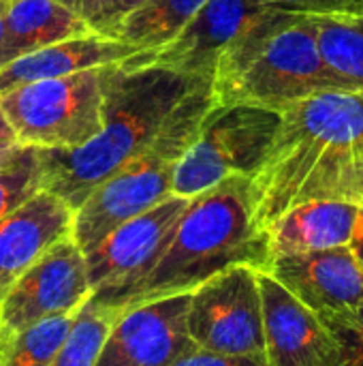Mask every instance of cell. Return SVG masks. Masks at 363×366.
Wrapping results in <instances>:
<instances>
[{
	"label": "cell",
	"instance_id": "6da1fadb",
	"mask_svg": "<svg viewBox=\"0 0 363 366\" xmlns=\"http://www.w3.org/2000/svg\"><path fill=\"white\" fill-rule=\"evenodd\" d=\"M363 159V92L325 90L280 112V127L252 176L259 223L267 229L310 199H355Z\"/></svg>",
	"mask_w": 363,
	"mask_h": 366
},
{
	"label": "cell",
	"instance_id": "7a4b0ae2",
	"mask_svg": "<svg viewBox=\"0 0 363 366\" xmlns=\"http://www.w3.org/2000/svg\"><path fill=\"white\" fill-rule=\"evenodd\" d=\"M203 77L160 66L107 71L103 129L77 148H36L41 191L60 197L77 210L83 199L109 176L143 154L180 101Z\"/></svg>",
	"mask_w": 363,
	"mask_h": 366
},
{
	"label": "cell",
	"instance_id": "3957f363",
	"mask_svg": "<svg viewBox=\"0 0 363 366\" xmlns=\"http://www.w3.org/2000/svg\"><path fill=\"white\" fill-rule=\"evenodd\" d=\"M270 264V236L259 223L252 176L235 174L190 197L163 257L107 309L122 313L143 302L188 294L227 268L252 266L265 272Z\"/></svg>",
	"mask_w": 363,
	"mask_h": 366
},
{
	"label": "cell",
	"instance_id": "277c9868",
	"mask_svg": "<svg viewBox=\"0 0 363 366\" xmlns=\"http://www.w3.org/2000/svg\"><path fill=\"white\" fill-rule=\"evenodd\" d=\"M218 105H255L274 112L338 90L332 81L310 15L276 11L237 41L216 64Z\"/></svg>",
	"mask_w": 363,
	"mask_h": 366
},
{
	"label": "cell",
	"instance_id": "5b68a950",
	"mask_svg": "<svg viewBox=\"0 0 363 366\" xmlns=\"http://www.w3.org/2000/svg\"><path fill=\"white\" fill-rule=\"evenodd\" d=\"M218 105L212 79L195 86L169 116L152 146L101 182L83 204L73 210L71 238L88 253L113 229L148 212L171 193L173 172L195 142L205 116Z\"/></svg>",
	"mask_w": 363,
	"mask_h": 366
},
{
	"label": "cell",
	"instance_id": "8992f818",
	"mask_svg": "<svg viewBox=\"0 0 363 366\" xmlns=\"http://www.w3.org/2000/svg\"><path fill=\"white\" fill-rule=\"evenodd\" d=\"M109 66L26 84L0 94V109L15 131L17 144L77 148L90 142L103 129Z\"/></svg>",
	"mask_w": 363,
	"mask_h": 366
},
{
	"label": "cell",
	"instance_id": "52a82bcc",
	"mask_svg": "<svg viewBox=\"0 0 363 366\" xmlns=\"http://www.w3.org/2000/svg\"><path fill=\"white\" fill-rule=\"evenodd\" d=\"M280 127V112L255 105H214L175 165L171 193L195 197L229 176H255Z\"/></svg>",
	"mask_w": 363,
	"mask_h": 366
},
{
	"label": "cell",
	"instance_id": "ba28073f",
	"mask_svg": "<svg viewBox=\"0 0 363 366\" xmlns=\"http://www.w3.org/2000/svg\"><path fill=\"white\" fill-rule=\"evenodd\" d=\"M259 272L233 266L188 292L186 332L199 352L265 356Z\"/></svg>",
	"mask_w": 363,
	"mask_h": 366
},
{
	"label": "cell",
	"instance_id": "9c48e42d",
	"mask_svg": "<svg viewBox=\"0 0 363 366\" xmlns=\"http://www.w3.org/2000/svg\"><path fill=\"white\" fill-rule=\"evenodd\" d=\"M188 202L186 197L169 195L148 212L113 229L86 253L90 300L94 305L107 307L145 279L167 251Z\"/></svg>",
	"mask_w": 363,
	"mask_h": 366
},
{
	"label": "cell",
	"instance_id": "30bf717a",
	"mask_svg": "<svg viewBox=\"0 0 363 366\" xmlns=\"http://www.w3.org/2000/svg\"><path fill=\"white\" fill-rule=\"evenodd\" d=\"M90 296L86 253L66 236L51 244L0 298V337L77 313Z\"/></svg>",
	"mask_w": 363,
	"mask_h": 366
},
{
	"label": "cell",
	"instance_id": "8fae6325",
	"mask_svg": "<svg viewBox=\"0 0 363 366\" xmlns=\"http://www.w3.org/2000/svg\"><path fill=\"white\" fill-rule=\"evenodd\" d=\"M272 13H276V9L259 0H205L175 39L154 51H137L120 62V66H160L212 79L218 60Z\"/></svg>",
	"mask_w": 363,
	"mask_h": 366
},
{
	"label": "cell",
	"instance_id": "7c38bea8",
	"mask_svg": "<svg viewBox=\"0 0 363 366\" xmlns=\"http://www.w3.org/2000/svg\"><path fill=\"white\" fill-rule=\"evenodd\" d=\"M188 294L131 307L113 322L94 366H171L195 352L186 332Z\"/></svg>",
	"mask_w": 363,
	"mask_h": 366
},
{
	"label": "cell",
	"instance_id": "4fadbf2b",
	"mask_svg": "<svg viewBox=\"0 0 363 366\" xmlns=\"http://www.w3.org/2000/svg\"><path fill=\"white\" fill-rule=\"evenodd\" d=\"M265 272L317 317L363 307V264L351 247L278 255Z\"/></svg>",
	"mask_w": 363,
	"mask_h": 366
},
{
	"label": "cell",
	"instance_id": "5bb4252c",
	"mask_svg": "<svg viewBox=\"0 0 363 366\" xmlns=\"http://www.w3.org/2000/svg\"><path fill=\"white\" fill-rule=\"evenodd\" d=\"M265 360L270 366H336L338 343L325 324L267 272H259Z\"/></svg>",
	"mask_w": 363,
	"mask_h": 366
},
{
	"label": "cell",
	"instance_id": "9a60e30c",
	"mask_svg": "<svg viewBox=\"0 0 363 366\" xmlns=\"http://www.w3.org/2000/svg\"><path fill=\"white\" fill-rule=\"evenodd\" d=\"M73 208L39 191L0 219V298L58 240L71 236Z\"/></svg>",
	"mask_w": 363,
	"mask_h": 366
},
{
	"label": "cell",
	"instance_id": "2e32d148",
	"mask_svg": "<svg viewBox=\"0 0 363 366\" xmlns=\"http://www.w3.org/2000/svg\"><path fill=\"white\" fill-rule=\"evenodd\" d=\"M357 214L359 202L355 199H310L289 208L267 227L272 259L349 247Z\"/></svg>",
	"mask_w": 363,
	"mask_h": 366
},
{
	"label": "cell",
	"instance_id": "e0dca14e",
	"mask_svg": "<svg viewBox=\"0 0 363 366\" xmlns=\"http://www.w3.org/2000/svg\"><path fill=\"white\" fill-rule=\"evenodd\" d=\"M133 54H137V49L118 39H105L98 34L66 39L4 64L0 69V94L43 79H56L94 66L120 64Z\"/></svg>",
	"mask_w": 363,
	"mask_h": 366
},
{
	"label": "cell",
	"instance_id": "ac0fdd59",
	"mask_svg": "<svg viewBox=\"0 0 363 366\" xmlns=\"http://www.w3.org/2000/svg\"><path fill=\"white\" fill-rule=\"evenodd\" d=\"M83 34L92 32L56 0H11L2 15L0 69L24 54Z\"/></svg>",
	"mask_w": 363,
	"mask_h": 366
},
{
	"label": "cell",
	"instance_id": "d6986e66",
	"mask_svg": "<svg viewBox=\"0 0 363 366\" xmlns=\"http://www.w3.org/2000/svg\"><path fill=\"white\" fill-rule=\"evenodd\" d=\"M323 64L338 90L363 92V15H310Z\"/></svg>",
	"mask_w": 363,
	"mask_h": 366
},
{
	"label": "cell",
	"instance_id": "ffe728a7",
	"mask_svg": "<svg viewBox=\"0 0 363 366\" xmlns=\"http://www.w3.org/2000/svg\"><path fill=\"white\" fill-rule=\"evenodd\" d=\"M203 4L205 0H145L122 21L116 39L137 51H154L175 39Z\"/></svg>",
	"mask_w": 363,
	"mask_h": 366
},
{
	"label": "cell",
	"instance_id": "44dd1931",
	"mask_svg": "<svg viewBox=\"0 0 363 366\" xmlns=\"http://www.w3.org/2000/svg\"><path fill=\"white\" fill-rule=\"evenodd\" d=\"M77 313L39 322L21 332L0 337V366H49L64 343Z\"/></svg>",
	"mask_w": 363,
	"mask_h": 366
},
{
	"label": "cell",
	"instance_id": "7402d4cb",
	"mask_svg": "<svg viewBox=\"0 0 363 366\" xmlns=\"http://www.w3.org/2000/svg\"><path fill=\"white\" fill-rule=\"evenodd\" d=\"M120 311L98 307L88 300L75 315V322L49 366H94L101 347L118 320Z\"/></svg>",
	"mask_w": 363,
	"mask_h": 366
},
{
	"label": "cell",
	"instance_id": "603a6c76",
	"mask_svg": "<svg viewBox=\"0 0 363 366\" xmlns=\"http://www.w3.org/2000/svg\"><path fill=\"white\" fill-rule=\"evenodd\" d=\"M41 191V163L36 148L24 146L21 154L0 169V219Z\"/></svg>",
	"mask_w": 363,
	"mask_h": 366
},
{
	"label": "cell",
	"instance_id": "cb8c5ba5",
	"mask_svg": "<svg viewBox=\"0 0 363 366\" xmlns=\"http://www.w3.org/2000/svg\"><path fill=\"white\" fill-rule=\"evenodd\" d=\"M73 11L92 34L116 39L122 21L145 0H56Z\"/></svg>",
	"mask_w": 363,
	"mask_h": 366
},
{
	"label": "cell",
	"instance_id": "d4e9b609",
	"mask_svg": "<svg viewBox=\"0 0 363 366\" xmlns=\"http://www.w3.org/2000/svg\"><path fill=\"white\" fill-rule=\"evenodd\" d=\"M319 320L338 343L336 366H363V307L351 313Z\"/></svg>",
	"mask_w": 363,
	"mask_h": 366
},
{
	"label": "cell",
	"instance_id": "484cf974",
	"mask_svg": "<svg viewBox=\"0 0 363 366\" xmlns=\"http://www.w3.org/2000/svg\"><path fill=\"white\" fill-rule=\"evenodd\" d=\"M261 4L295 15H334V13H359L357 0H259Z\"/></svg>",
	"mask_w": 363,
	"mask_h": 366
},
{
	"label": "cell",
	"instance_id": "4316f807",
	"mask_svg": "<svg viewBox=\"0 0 363 366\" xmlns=\"http://www.w3.org/2000/svg\"><path fill=\"white\" fill-rule=\"evenodd\" d=\"M171 366H270L265 356H218L210 352H190Z\"/></svg>",
	"mask_w": 363,
	"mask_h": 366
},
{
	"label": "cell",
	"instance_id": "83f0119b",
	"mask_svg": "<svg viewBox=\"0 0 363 366\" xmlns=\"http://www.w3.org/2000/svg\"><path fill=\"white\" fill-rule=\"evenodd\" d=\"M351 251L355 253V257L363 264V202H359V214H357V223H355V232H353V240H351Z\"/></svg>",
	"mask_w": 363,
	"mask_h": 366
},
{
	"label": "cell",
	"instance_id": "f1b7e54d",
	"mask_svg": "<svg viewBox=\"0 0 363 366\" xmlns=\"http://www.w3.org/2000/svg\"><path fill=\"white\" fill-rule=\"evenodd\" d=\"M21 150H24V146H19V144H0V169L4 165H9L11 161H15L21 154Z\"/></svg>",
	"mask_w": 363,
	"mask_h": 366
},
{
	"label": "cell",
	"instance_id": "f546056e",
	"mask_svg": "<svg viewBox=\"0 0 363 366\" xmlns=\"http://www.w3.org/2000/svg\"><path fill=\"white\" fill-rule=\"evenodd\" d=\"M0 144H17V139H15V131L11 129L9 120L4 118L2 109H0Z\"/></svg>",
	"mask_w": 363,
	"mask_h": 366
},
{
	"label": "cell",
	"instance_id": "4dcf8cb0",
	"mask_svg": "<svg viewBox=\"0 0 363 366\" xmlns=\"http://www.w3.org/2000/svg\"><path fill=\"white\" fill-rule=\"evenodd\" d=\"M355 197L357 202H363V159L357 165V174H355Z\"/></svg>",
	"mask_w": 363,
	"mask_h": 366
},
{
	"label": "cell",
	"instance_id": "1f68e13d",
	"mask_svg": "<svg viewBox=\"0 0 363 366\" xmlns=\"http://www.w3.org/2000/svg\"><path fill=\"white\" fill-rule=\"evenodd\" d=\"M9 2H11V0H0V17H2V15H4V11L9 9Z\"/></svg>",
	"mask_w": 363,
	"mask_h": 366
},
{
	"label": "cell",
	"instance_id": "d6a6232c",
	"mask_svg": "<svg viewBox=\"0 0 363 366\" xmlns=\"http://www.w3.org/2000/svg\"><path fill=\"white\" fill-rule=\"evenodd\" d=\"M357 11H359V15H363V0H357Z\"/></svg>",
	"mask_w": 363,
	"mask_h": 366
}]
</instances>
